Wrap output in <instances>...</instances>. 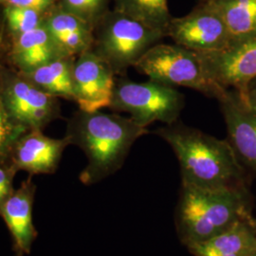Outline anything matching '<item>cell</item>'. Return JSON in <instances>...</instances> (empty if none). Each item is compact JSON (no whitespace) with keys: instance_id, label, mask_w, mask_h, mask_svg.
Segmentation results:
<instances>
[{"instance_id":"cell-7","label":"cell","mask_w":256,"mask_h":256,"mask_svg":"<svg viewBox=\"0 0 256 256\" xmlns=\"http://www.w3.org/2000/svg\"><path fill=\"white\" fill-rule=\"evenodd\" d=\"M166 36L198 54L221 50L232 41L226 22L214 1H198L186 16L172 18Z\"/></svg>"},{"instance_id":"cell-10","label":"cell","mask_w":256,"mask_h":256,"mask_svg":"<svg viewBox=\"0 0 256 256\" xmlns=\"http://www.w3.org/2000/svg\"><path fill=\"white\" fill-rule=\"evenodd\" d=\"M2 99L10 120L25 130L40 129L59 111L54 95L16 78L6 86Z\"/></svg>"},{"instance_id":"cell-24","label":"cell","mask_w":256,"mask_h":256,"mask_svg":"<svg viewBox=\"0 0 256 256\" xmlns=\"http://www.w3.org/2000/svg\"><path fill=\"white\" fill-rule=\"evenodd\" d=\"M9 6L28 8L41 12L46 9L54 0H6Z\"/></svg>"},{"instance_id":"cell-18","label":"cell","mask_w":256,"mask_h":256,"mask_svg":"<svg viewBox=\"0 0 256 256\" xmlns=\"http://www.w3.org/2000/svg\"><path fill=\"white\" fill-rule=\"evenodd\" d=\"M214 2L226 22L232 41L256 36V0H214Z\"/></svg>"},{"instance_id":"cell-2","label":"cell","mask_w":256,"mask_h":256,"mask_svg":"<svg viewBox=\"0 0 256 256\" xmlns=\"http://www.w3.org/2000/svg\"><path fill=\"white\" fill-rule=\"evenodd\" d=\"M147 133L146 128L130 117L79 110L70 120L66 136L88 158L80 182L92 185L115 174L124 164L131 147Z\"/></svg>"},{"instance_id":"cell-9","label":"cell","mask_w":256,"mask_h":256,"mask_svg":"<svg viewBox=\"0 0 256 256\" xmlns=\"http://www.w3.org/2000/svg\"><path fill=\"white\" fill-rule=\"evenodd\" d=\"M115 74L92 48L77 56L74 64V101L84 112L110 108Z\"/></svg>"},{"instance_id":"cell-15","label":"cell","mask_w":256,"mask_h":256,"mask_svg":"<svg viewBox=\"0 0 256 256\" xmlns=\"http://www.w3.org/2000/svg\"><path fill=\"white\" fill-rule=\"evenodd\" d=\"M12 52L16 64L26 72L61 57L45 26L18 36Z\"/></svg>"},{"instance_id":"cell-6","label":"cell","mask_w":256,"mask_h":256,"mask_svg":"<svg viewBox=\"0 0 256 256\" xmlns=\"http://www.w3.org/2000/svg\"><path fill=\"white\" fill-rule=\"evenodd\" d=\"M134 68L149 80L192 88L207 97L218 99L225 90L208 78L198 52L176 44H156Z\"/></svg>"},{"instance_id":"cell-13","label":"cell","mask_w":256,"mask_h":256,"mask_svg":"<svg viewBox=\"0 0 256 256\" xmlns=\"http://www.w3.org/2000/svg\"><path fill=\"white\" fill-rule=\"evenodd\" d=\"M36 186L32 176L14 189L0 209V216L6 223L12 240L16 256L30 254L38 232L32 221V208Z\"/></svg>"},{"instance_id":"cell-19","label":"cell","mask_w":256,"mask_h":256,"mask_svg":"<svg viewBox=\"0 0 256 256\" xmlns=\"http://www.w3.org/2000/svg\"><path fill=\"white\" fill-rule=\"evenodd\" d=\"M115 9L149 27L164 30L172 19L168 0H114Z\"/></svg>"},{"instance_id":"cell-11","label":"cell","mask_w":256,"mask_h":256,"mask_svg":"<svg viewBox=\"0 0 256 256\" xmlns=\"http://www.w3.org/2000/svg\"><path fill=\"white\" fill-rule=\"evenodd\" d=\"M216 100L230 144L241 164L256 173V110L234 90H225Z\"/></svg>"},{"instance_id":"cell-5","label":"cell","mask_w":256,"mask_h":256,"mask_svg":"<svg viewBox=\"0 0 256 256\" xmlns=\"http://www.w3.org/2000/svg\"><path fill=\"white\" fill-rule=\"evenodd\" d=\"M185 104L182 92L174 86L149 80L136 82L120 76L115 80L111 110L128 113L138 126L146 128L155 122H178Z\"/></svg>"},{"instance_id":"cell-21","label":"cell","mask_w":256,"mask_h":256,"mask_svg":"<svg viewBox=\"0 0 256 256\" xmlns=\"http://www.w3.org/2000/svg\"><path fill=\"white\" fill-rule=\"evenodd\" d=\"M40 12L36 10L8 6L5 10L10 30L18 36L42 26Z\"/></svg>"},{"instance_id":"cell-17","label":"cell","mask_w":256,"mask_h":256,"mask_svg":"<svg viewBox=\"0 0 256 256\" xmlns=\"http://www.w3.org/2000/svg\"><path fill=\"white\" fill-rule=\"evenodd\" d=\"M74 58L57 57L27 74L30 82L39 88L74 100Z\"/></svg>"},{"instance_id":"cell-16","label":"cell","mask_w":256,"mask_h":256,"mask_svg":"<svg viewBox=\"0 0 256 256\" xmlns=\"http://www.w3.org/2000/svg\"><path fill=\"white\" fill-rule=\"evenodd\" d=\"M248 220L238 221L229 229L209 240L187 248L191 254L198 252L222 256L256 254V236Z\"/></svg>"},{"instance_id":"cell-25","label":"cell","mask_w":256,"mask_h":256,"mask_svg":"<svg viewBox=\"0 0 256 256\" xmlns=\"http://www.w3.org/2000/svg\"><path fill=\"white\" fill-rule=\"evenodd\" d=\"M246 102L256 110V78L252 79L248 86Z\"/></svg>"},{"instance_id":"cell-23","label":"cell","mask_w":256,"mask_h":256,"mask_svg":"<svg viewBox=\"0 0 256 256\" xmlns=\"http://www.w3.org/2000/svg\"><path fill=\"white\" fill-rule=\"evenodd\" d=\"M16 172V169L10 162L9 160H0V209L14 190L12 180Z\"/></svg>"},{"instance_id":"cell-26","label":"cell","mask_w":256,"mask_h":256,"mask_svg":"<svg viewBox=\"0 0 256 256\" xmlns=\"http://www.w3.org/2000/svg\"><path fill=\"white\" fill-rule=\"evenodd\" d=\"M248 222L250 228L252 229L254 232L256 234V218H254L250 216L248 218Z\"/></svg>"},{"instance_id":"cell-22","label":"cell","mask_w":256,"mask_h":256,"mask_svg":"<svg viewBox=\"0 0 256 256\" xmlns=\"http://www.w3.org/2000/svg\"><path fill=\"white\" fill-rule=\"evenodd\" d=\"M26 131L10 120L0 95V160H9L10 152L14 142Z\"/></svg>"},{"instance_id":"cell-1","label":"cell","mask_w":256,"mask_h":256,"mask_svg":"<svg viewBox=\"0 0 256 256\" xmlns=\"http://www.w3.org/2000/svg\"><path fill=\"white\" fill-rule=\"evenodd\" d=\"M173 149L182 184L205 189L245 187V169L228 140L176 122L156 131Z\"/></svg>"},{"instance_id":"cell-20","label":"cell","mask_w":256,"mask_h":256,"mask_svg":"<svg viewBox=\"0 0 256 256\" xmlns=\"http://www.w3.org/2000/svg\"><path fill=\"white\" fill-rule=\"evenodd\" d=\"M64 10L86 21L93 28L108 12L110 0H63Z\"/></svg>"},{"instance_id":"cell-12","label":"cell","mask_w":256,"mask_h":256,"mask_svg":"<svg viewBox=\"0 0 256 256\" xmlns=\"http://www.w3.org/2000/svg\"><path fill=\"white\" fill-rule=\"evenodd\" d=\"M72 144L68 136L52 138L40 129H30L16 140L10 152L9 160L16 171L30 174H54L66 147Z\"/></svg>"},{"instance_id":"cell-8","label":"cell","mask_w":256,"mask_h":256,"mask_svg":"<svg viewBox=\"0 0 256 256\" xmlns=\"http://www.w3.org/2000/svg\"><path fill=\"white\" fill-rule=\"evenodd\" d=\"M198 55L210 81L224 90L238 92L246 100L248 86L256 78V36L232 41L221 50Z\"/></svg>"},{"instance_id":"cell-28","label":"cell","mask_w":256,"mask_h":256,"mask_svg":"<svg viewBox=\"0 0 256 256\" xmlns=\"http://www.w3.org/2000/svg\"><path fill=\"white\" fill-rule=\"evenodd\" d=\"M256 256V254H252V256Z\"/></svg>"},{"instance_id":"cell-27","label":"cell","mask_w":256,"mask_h":256,"mask_svg":"<svg viewBox=\"0 0 256 256\" xmlns=\"http://www.w3.org/2000/svg\"><path fill=\"white\" fill-rule=\"evenodd\" d=\"M198 1H214V0H198Z\"/></svg>"},{"instance_id":"cell-14","label":"cell","mask_w":256,"mask_h":256,"mask_svg":"<svg viewBox=\"0 0 256 256\" xmlns=\"http://www.w3.org/2000/svg\"><path fill=\"white\" fill-rule=\"evenodd\" d=\"M45 27L61 57L74 58L92 48L93 28L66 10L54 12Z\"/></svg>"},{"instance_id":"cell-4","label":"cell","mask_w":256,"mask_h":256,"mask_svg":"<svg viewBox=\"0 0 256 256\" xmlns=\"http://www.w3.org/2000/svg\"><path fill=\"white\" fill-rule=\"evenodd\" d=\"M164 32L149 27L114 10L93 28L92 50L110 66L115 75L124 76L149 48L160 43Z\"/></svg>"},{"instance_id":"cell-3","label":"cell","mask_w":256,"mask_h":256,"mask_svg":"<svg viewBox=\"0 0 256 256\" xmlns=\"http://www.w3.org/2000/svg\"><path fill=\"white\" fill-rule=\"evenodd\" d=\"M250 216L246 186L205 189L182 184L176 224L186 247L207 241Z\"/></svg>"}]
</instances>
